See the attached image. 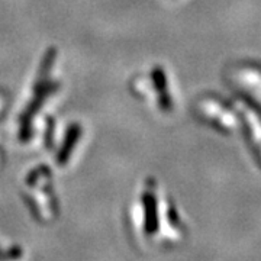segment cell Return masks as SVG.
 Instances as JSON below:
<instances>
[{
  "label": "cell",
  "mask_w": 261,
  "mask_h": 261,
  "mask_svg": "<svg viewBox=\"0 0 261 261\" xmlns=\"http://www.w3.org/2000/svg\"><path fill=\"white\" fill-rule=\"evenodd\" d=\"M80 138H82V126L79 123H71L67 128L63 145H61V148L58 151V155H57V163L60 166L67 164V161L71 157V154L77 147V142L80 141Z\"/></svg>",
  "instance_id": "7a4b0ae2"
},
{
  "label": "cell",
  "mask_w": 261,
  "mask_h": 261,
  "mask_svg": "<svg viewBox=\"0 0 261 261\" xmlns=\"http://www.w3.org/2000/svg\"><path fill=\"white\" fill-rule=\"evenodd\" d=\"M54 134V121L48 122V129H47V137H45V145H47L48 149H53V145H54V140H51ZM54 138V137H53Z\"/></svg>",
  "instance_id": "277c9868"
},
{
  "label": "cell",
  "mask_w": 261,
  "mask_h": 261,
  "mask_svg": "<svg viewBox=\"0 0 261 261\" xmlns=\"http://www.w3.org/2000/svg\"><path fill=\"white\" fill-rule=\"evenodd\" d=\"M142 205H144V229L147 233L152 235L159 231V206L157 199L152 192H145L142 195Z\"/></svg>",
  "instance_id": "6da1fadb"
},
{
  "label": "cell",
  "mask_w": 261,
  "mask_h": 261,
  "mask_svg": "<svg viewBox=\"0 0 261 261\" xmlns=\"http://www.w3.org/2000/svg\"><path fill=\"white\" fill-rule=\"evenodd\" d=\"M151 80L154 84V89L159 92V106L163 112H170L173 109V102L171 96L168 93L167 89V77L166 73L163 71L161 67H154L151 71Z\"/></svg>",
  "instance_id": "3957f363"
}]
</instances>
